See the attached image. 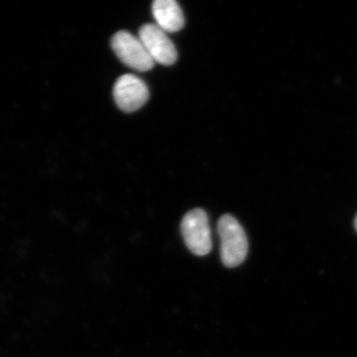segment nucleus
Here are the masks:
<instances>
[{
  "mask_svg": "<svg viewBox=\"0 0 357 357\" xmlns=\"http://www.w3.org/2000/svg\"><path fill=\"white\" fill-rule=\"evenodd\" d=\"M220 237V257L225 266H239L245 260L248 252V241L243 227L236 218L222 215L218 220Z\"/></svg>",
  "mask_w": 357,
  "mask_h": 357,
  "instance_id": "1",
  "label": "nucleus"
},
{
  "mask_svg": "<svg viewBox=\"0 0 357 357\" xmlns=\"http://www.w3.org/2000/svg\"><path fill=\"white\" fill-rule=\"evenodd\" d=\"M181 229L185 245L194 255L204 256L211 252L213 243L206 211L202 208H195L185 213Z\"/></svg>",
  "mask_w": 357,
  "mask_h": 357,
  "instance_id": "2",
  "label": "nucleus"
},
{
  "mask_svg": "<svg viewBox=\"0 0 357 357\" xmlns=\"http://www.w3.org/2000/svg\"><path fill=\"white\" fill-rule=\"evenodd\" d=\"M112 46L119 60L131 69L146 72L154 67V61L139 37L137 38L130 32L115 33L112 39Z\"/></svg>",
  "mask_w": 357,
  "mask_h": 357,
  "instance_id": "3",
  "label": "nucleus"
},
{
  "mask_svg": "<svg viewBox=\"0 0 357 357\" xmlns=\"http://www.w3.org/2000/svg\"><path fill=\"white\" fill-rule=\"evenodd\" d=\"M139 39L144 45L154 63L172 65L177 60V50L167 36L166 32L157 24H145L141 27Z\"/></svg>",
  "mask_w": 357,
  "mask_h": 357,
  "instance_id": "4",
  "label": "nucleus"
},
{
  "mask_svg": "<svg viewBox=\"0 0 357 357\" xmlns=\"http://www.w3.org/2000/svg\"><path fill=\"white\" fill-rule=\"evenodd\" d=\"M114 96L119 109L126 112H132L145 105L149 98V91L142 79L128 74L117 79L114 84Z\"/></svg>",
  "mask_w": 357,
  "mask_h": 357,
  "instance_id": "5",
  "label": "nucleus"
},
{
  "mask_svg": "<svg viewBox=\"0 0 357 357\" xmlns=\"http://www.w3.org/2000/svg\"><path fill=\"white\" fill-rule=\"evenodd\" d=\"M152 11L157 25L165 32H177L184 27L182 9L174 0H156Z\"/></svg>",
  "mask_w": 357,
  "mask_h": 357,
  "instance_id": "6",
  "label": "nucleus"
},
{
  "mask_svg": "<svg viewBox=\"0 0 357 357\" xmlns=\"http://www.w3.org/2000/svg\"><path fill=\"white\" fill-rule=\"evenodd\" d=\"M354 227H356V231H357V215H356V220H354Z\"/></svg>",
  "mask_w": 357,
  "mask_h": 357,
  "instance_id": "7",
  "label": "nucleus"
}]
</instances>
